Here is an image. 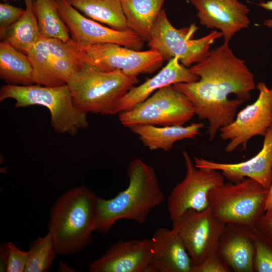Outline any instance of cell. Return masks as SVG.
Masks as SVG:
<instances>
[{
	"label": "cell",
	"instance_id": "obj_7",
	"mask_svg": "<svg viewBox=\"0 0 272 272\" xmlns=\"http://www.w3.org/2000/svg\"><path fill=\"white\" fill-rule=\"evenodd\" d=\"M197 29L194 24L181 29L175 28L162 9L154 24L148 44L150 49L159 53L164 60L178 57L181 63L189 68L203 60L210 52L211 46L223 36L221 32L215 30L194 39Z\"/></svg>",
	"mask_w": 272,
	"mask_h": 272
},
{
	"label": "cell",
	"instance_id": "obj_22",
	"mask_svg": "<svg viewBox=\"0 0 272 272\" xmlns=\"http://www.w3.org/2000/svg\"><path fill=\"white\" fill-rule=\"evenodd\" d=\"M0 78L7 84H34L33 68L28 55L4 40L0 42Z\"/></svg>",
	"mask_w": 272,
	"mask_h": 272
},
{
	"label": "cell",
	"instance_id": "obj_23",
	"mask_svg": "<svg viewBox=\"0 0 272 272\" xmlns=\"http://www.w3.org/2000/svg\"><path fill=\"white\" fill-rule=\"evenodd\" d=\"M71 5L95 21L118 31L129 29L121 0H66Z\"/></svg>",
	"mask_w": 272,
	"mask_h": 272
},
{
	"label": "cell",
	"instance_id": "obj_30",
	"mask_svg": "<svg viewBox=\"0 0 272 272\" xmlns=\"http://www.w3.org/2000/svg\"><path fill=\"white\" fill-rule=\"evenodd\" d=\"M231 269L217 252L198 265H193L192 272H229Z\"/></svg>",
	"mask_w": 272,
	"mask_h": 272
},
{
	"label": "cell",
	"instance_id": "obj_27",
	"mask_svg": "<svg viewBox=\"0 0 272 272\" xmlns=\"http://www.w3.org/2000/svg\"><path fill=\"white\" fill-rule=\"evenodd\" d=\"M254 257L253 267L255 272H272V245L254 228Z\"/></svg>",
	"mask_w": 272,
	"mask_h": 272
},
{
	"label": "cell",
	"instance_id": "obj_10",
	"mask_svg": "<svg viewBox=\"0 0 272 272\" xmlns=\"http://www.w3.org/2000/svg\"><path fill=\"white\" fill-rule=\"evenodd\" d=\"M172 223V229L182 239L194 265L217 252L226 225L209 207L201 211L188 210Z\"/></svg>",
	"mask_w": 272,
	"mask_h": 272
},
{
	"label": "cell",
	"instance_id": "obj_5",
	"mask_svg": "<svg viewBox=\"0 0 272 272\" xmlns=\"http://www.w3.org/2000/svg\"><path fill=\"white\" fill-rule=\"evenodd\" d=\"M15 100V107L40 105L50 113V123L55 132L75 135L79 129L89 125L87 113L74 103L67 85L46 87L37 84L27 86L6 84L0 90V101Z\"/></svg>",
	"mask_w": 272,
	"mask_h": 272
},
{
	"label": "cell",
	"instance_id": "obj_17",
	"mask_svg": "<svg viewBox=\"0 0 272 272\" xmlns=\"http://www.w3.org/2000/svg\"><path fill=\"white\" fill-rule=\"evenodd\" d=\"M150 263L159 272H192L193 261L173 229L158 228L151 238Z\"/></svg>",
	"mask_w": 272,
	"mask_h": 272
},
{
	"label": "cell",
	"instance_id": "obj_28",
	"mask_svg": "<svg viewBox=\"0 0 272 272\" xmlns=\"http://www.w3.org/2000/svg\"><path fill=\"white\" fill-rule=\"evenodd\" d=\"M7 272H24L29 256L28 251H23L13 242L7 243Z\"/></svg>",
	"mask_w": 272,
	"mask_h": 272
},
{
	"label": "cell",
	"instance_id": "obj_13",
	"mask_svg": "<svg viewBox=\"0 0 272 272\" xmlns=\"http://www.w3.org/2000/svg\"><path fill=\"white\" fill-rule=\"evenodd\" d=\"M59 14L78 47L100 43H114L141 50L145 41L131 29L114 30L83 15L66 0H55Z\"/></svg>",
	"mask_w": 272,
	"mask_h": 272
},
{
	"label": "cell",
	"instance_id": "obj_2",
	"mask_svg": "<svg viewBox=\"0 0 272 272\" xmlns=\"http://www.w3.org/2000/svg\"><path fill=\"white\" fill-rule=\"evenodd\" d=\"M126 173L129 184L125 190L109 199L98 196L95 231L107 234L120 219L143 224L151 211L163 202L164 195L151 166L135 158L129 162Z\"/></svg>",
	"mask_w": 272,
	"mask_h": 272
},
{
	"label": "cell",
	"instance_id": "obj_19",
	"mask_svg": "<svg viewBox=\"0 0 272 272\" xmlns=\"http://www.w3.org/2000/svg\"><path fill=\"white\" fill-rule=\"evenodd\" d=\"M199 79L188 67L180 63L178 57L172 58L155 76L132 87L120 100L117 113L130 110L149 98L154 92L165 86L179 83L194 82Z\"/></svg>",
	"mask_w": 272,
	"mask_h": 272
},
{
	"label": "cell",
	"instance_id": "obj_34",
	"mask_svg": "<svg viewBox=\"0 0 272 272\" xmlns=\"http://www.w3.org/2000/svg\"><path fill=\"white\" fill-rule=\"evenodd\" d=\"M2 1H4V2H6V1H7V0H2ZM14 1H16V0H14Z\"/></svg>",
	"mask_w": 272,
	"mask_h": 272
},
{
	"label": "cell",
	"instance_id": "obj_32",
	"mask_svg": "<svg viewBox=\"0 0 272 272\" xmlns=\"http://www.w3.org/2000/svg\"><path fill=\"white\" fill-rule=\"evenodd\" d=\"M257 5L265 10L272 11V0L266 2H260ZM263 24L266 27L271 29L272 33V19L266 20Z\"/></svg>",
	"mask_w": 272,
	"mask_h": 272
},
{
	"label": "cell",
	"instance_id": "obj_26",
	"mask_svg": "<svg viewBox=\"0 0 272 272\" xmlns=\"http://www.w3.org/2000/svg\"><path fill=\"white\" fill-rule=\"evenodd\" d=\"M27 264L24 272H47L57 252L51 234L38 237L30 243Z\"/></svg>",
	"mask_w": 272,
	"mask_h": 272
},
{
	"label": "cell",
	"instance_id": "obj_9",
	"mask_svg": "<svg viewBox=\"0 0 272 272\" xmlns=\"http://www.w3.org/2000/svg\"><path fill=\"white\" fill-rule=\"evenodd\" d=\"M76 47L82 62L102 71H120L129 77L153 73L164 61L159 53L152 50H135L114 43Z\"/></svg>",
	"mask_w": 272,
	"mask_h": 272
},
{
	"label": "cell",
	"instance_id": "obj_29",
	"mask_svg": "<svg viewBox=\"0 0 272 272\" xmlns=\"http://www.w3.org/2000/svg\"><path fill=\"white\" fill-rule=\"evenodd\" d=\"M25 9L8 3L0 4V37L23 15Z\"/></svg>",
	"mask_w": 272,
	"mask_h": 272
},
{
	"label": "cell",
	"instance_id": "obj_18",
	"mask_svg": "<svg viewBox=\"0 0 272 272\" xmlns=\"http://www.w3.org/2000/svg\"><path fill=\"white\" fill-rule=\"evenodd\" d=\"M254 251L253 228L226 224L217 252L231 270L236 272H253Z\"/></svg>",
	"mask_w": 272,
	"mask_h": 272
},
{
	"label": "cell",
	"instance_id": "obj_1",
	"mask_svg": "<svg viewBox=\"0 0 272 272\" xmlns=\"http://www.w3.org/2000/svg\"><path fill=\"white\" fill-rule=\"evenodd\" d=\"M189 69L199 79L173 85L190 100L195 114L208 120L207 133L213 141L221 128L234 120L238 108L250 99L254 75L226 42Z\"/></svg>",
	"mask_w": 272,
	"mask_h": 272
},
{
	"label": "cell",
	"instance_id": "obj_24",
	"mask_svg": "<svg viewBox=\"0 0 272 272\" xmlns=\"http://www.w3.org/2000/svg\"><path fill=\"white\" fill-rule=\"evenodd\" d=\"M24 14L1 39L26 54L41 35L34 9V0H24Z\"/></svg>",
	"mask_w": 272,
	"mask_h": 272
},
{
	"label": "cell",
	"instance_id": "obj_14",
	"mask_svg": "<svg viewBox=\"0 0 272 272\" xmlns=\"http://www.w3.org/2000/svg\"><path fill=\"white\" fill-rule=\"evenodd\" d=\"M200 25L220 30L229 43L235 34L249 27L250 9L239 0H190Z\"/></svg>",
	"mask_w": 272,
	"mask_h": 272
},
{
	"label": "cell",
	"instance_id": "obj_6",
	"mask_svg": "<svg viewBox=\"0 0 272 272\" xmlns=\"http://www.w3.org/2000/svg\"><path fill=\"white\" fill-rule=\"evenodd\" d=\"M268 190L256 181L223 183L212 188L208 195L213 214L226 224L255 227L264 213Z\"/></svg>",
	"mask_w": 272,
	"mask_h": 272
},
{
	"label": "cell",
	"instance_id": "obj_21",
	"mask_svg": "<svg viewBox=\"0 0 272 272\" xmlns=\"http://www.w3.org/2000/svg\"><path fill=\"white\" fill-rule=\"evenodd\" d=\"M165 0H121L128 28L145 42L151 36L154 24Z\"/></svg>",
	"mask_w": 272,
	"mask_h": 272
},
{
	"label": "cell",
	"instance_id": "obj_4",
	"mask_svg": "<svg viewBox=\"0 0 272 272\" xmlns=\"http://www.w3.org/2000/svg\"><path fill=\"white\" fill-rule=\"evenodd\" d=\"M139 81L120 71L105 72L84 62L71 75L67 86L75 106L83 112L101 115L117 114L121 98Z\"/></svg>",
	"mask_w": 272,
	"mask_h": 272
},
{
	"label": "cell",
	"instance_id": "obj_12",
	"mask_svg": "<svg viewBox=\"0 0 272 272\" xmlns=\"http://www.w3.org/2000/svg\"><path fill=\"white\" fill-rule=\"evenodd\" d=\"M256 88L259 95L255 101L240 110L231 123L219 130L220 138L229 141L225 148L227 153L239 147L245 150L252 138L264 137L272 127V89L263 82H259Z\"/></svg>",
	"mask_w": 272,
	"mask_h": 272
},
{
	"label": "cell",
	"instance_id": "obj_15",
	"mask_svg": "<svg viewBox=\"0 0 272 272\" xmlns=\"http://www.w3.org/2000/svg\"><path fill=\"white\" fill-rule=\"evenodd\" d=\"M193 162L197 168L221 171L229 181L237 182L245 178H249L268 190L272 178V127L264 136L261 150L248 160L237 163H226L194 157Z\"/></svg>",
	"mask_w": 272,
	"mask_h": 272
},
{
	"label": "cell",
	"instance_id": "obj_8",
	"mask_svg": "<svg viewBox=\"0 0 272 272\" xmlns=\"http://www.w3.org/2000/svg\"><path fill=\"white\" fill-rule=\"evenodd\" d=\"M194 114L190 100L171 85L156 91L130 110L119 113L118 118L127 128L134 124L183 126Z\"/></svg>",
	"mask_w": 272,
	"mask_h": 272
},
{
	"label": "cell",
	"instance_id": "obj_20",
	"mask_svg": "<svg viewBox=\"0 0 272 272\" xmlns=\"http://www.w3.org/2000/svg\"><path fill=\"white\" fill-rule=\"evenodd\" d=\"M203 122H193L187 126H157L134 124L128 127L139 137L143 144L150 150H171L177 141L194 139L204 127Z\"/></svg>",
	"mask_w": 272,
	"mask_h": 272
},
{
	"label": "cell",
	"instance_id": "obj_31",
	"mask_svg": "<svg viewBox=\"0 0 272 272\" xmlns=\"http://www.w3.org/2000/svg\"><path fill=\"white\" fill-rule=\"evenodd\" d=\"M254 228L272 245V211L264 212L257 222Z\"/></svg>",
	"mask_w": 272,
	"mask_h": 272
},
{
	"label": "cell",
	"instance_id": "obj_3",
	"mask_svg": "<svg viewBox=\"0 0 272 272\" xmlns=\"http://www.w3.org/2000/svg\"><path fill=\"white\" fill-rule=\"evenodd\" d=\"M97 197L86 186H77L65 191L51 205L48 232L57 254H75L91 244Z\"/></svg>",
	"mask_w": 272,
	"mask_h": 272
},
{
	"label": "cell",
	"instance_id": "obj_33",
	"mask_svg": "<svg viewBox=\"0 0 272 272\" xmlns=\"http://www.w3.org/2000/svg\"><path fill=\"white\" fill-rule=\"evenodd\" d=\"M272 211V178L270 187L268 190L267 198L264 207V212Z\"/></svg>",
	"mask_w": 272,
	"mask_h": 272
},
{
	"label": "cell",
	"instance_id": "obj_16",
	"mask_svg": "<svg viewBox=\"0 0 272 272\" xmlns=\"http://www.w3.org/2000/svg\"><path fill=\"white\" fill-rule=\"evenodd\" d=\"M150 239L120 240L88 266L90 272H146L150 264Z\"/></svg>",
	"mask_w": 272,
	"mask_h": 272
},
{
	"label": "cell",
	"instance_id": "obj_25",
	"mask_svg": "<svg viewBox=\"0 0 272 272\" xmlns=\"http://www.w3.org/2000/svg\"><path fill=\"white\" fill-rule=\"evenodd\" d=\"M34 9L41 36L65 42L71 40L55 0H34Z\"/></svg>",
	"mask_w": 272,
	"mask_h": 272
},
{
	"label": "cell",
	"instance_id": "obj_11",
	"mask_svg": "<svg viewBox=\"0 0 272 272\" xmlns=\"http://www.w3.org/2000/svg\"><path fill=\"white\" fill-rule=\"evenodd\" d=\"M186 167L184 179L172 189L167 202L171 221L185 211H203L209 207L210 191L224 183L225 177L218 170L197 168L186 151L182 152Z\"/></svg>",
	"mask_w": 272,
	"mask_h": 272
}]
</instances>
